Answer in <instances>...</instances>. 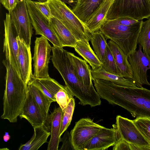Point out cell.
Instances as JSON below:
<instances>
[{
    "label": "cell",
    "mask_w": 150,
    "mask_h": 150,
    "mask_svg": "<svg viewBox=\"0 0 150 150\" xmlns=\"http://www.w3.org/2000/svg\"><path fill=\"white\" fill-rule=\"evenodd\" d=\"M6 67L5 88L3 97V112L1 118L16 122L23 105L28 92V86L6 59L2 61Z\"/></svg>",
    "instance_id": "obj_3"
},
{
    "label": "cell",
    "mask_w": 150,
    "mask_h": 150,
    "mask_svg": "<svg viewBox=\"0 0 150 150\" xmlns=\"http://www.w3.org/2000/svg\"><path fill=\"white\" fill-rule=\"evenodd\" d=\"M52 61L54 66L59 73L65 85L72 94L79 100L82 105L94 107L101 105L100 98L95 89L89 88L78 79L69 52L63 47H52Z\"/></svg>",
    "instance_id": "obj_2"
},
{
    "label": "cell",
    "mask_w": 150,
    "mask_h": 150,
    "mask_svg": "<svg viewBox=\"0 0 150 150\" xmlns=\"http://www.w3.org/2000/svg\"><path fill=\"white\" fill-rule=\"evenodd\" d=\"M33 128L34 133L32 137L24 144H21L19 150H37L44 144L47 142L51 132L43 125Z\"/></svg>",
    "instance_id": "obj_24"
},
{
    "label": "cell",
    "mask_w": 150,
    "mask_h": 150,
    "mask_svg": "<svg viewBox=\"0 0 150 150\" xmlns=\"http://www.w3.org/2000/svg\"><path fill=\"white\" fill-rule=\"evenodd\" d=\"M129 144L131 150H150V147L141 146Z\"/></svg>",
    "instance_id": "obj_38"
},
{
    "label": "cell",
    "mask_w": 150,
    "mask_h": 150,
    "mask_svg": "<svg viewBox=\"0 0 150 150\" xmlns=\"http://www.w3.org/2000/svg\"><path fill=\"white\" fill-rule=\"evenodd\" d=\"M114 1L104 0L93 13L86 24L92 33L100 30L107 20V14Z\"/></svg>",
    "instance_id": "obj_18"
},
{
    "label": "cell",
    "mask_w": 150,
    "mask_h": 150,
    "mask_svg": "<svg viewBox=\"0 0 150 150\" xmlns=\"http://www.w3.org/2000/svg\"><path fill=\"white\" fill-rule=\"evenodd\" d=\"M108 44L113 55L121 76L125 78L132 79V72L128 60V56L116 43L112 40H109Z\"/></svg>",
    "instance_id": "obj_20"
},
{
    "label": "cell",
    "mask_w": 150,
    "mask_h": 150,
    "mask_svg": "<svg viewBox=\"0 0 150 150\" xmlns=\"http://www.w3.org/2000/svg\"><path fill=\"white\" fill-rule=\"evenodd\" d=\"M74 48L75 51L89 64L92 69L101 68L102 63L92 50L89 42L78 40Z\"/></svg>",
    "instance_id": "obj_23"
},
{
    "label": "cell",
    "mask_w": 150,
    "mask_h": 150,
    "mask_svg": "<svg viewBox=\"0 0 150 150\" xmlns=\"http://www.w3.org/2000/svg\"><path fill=\"white\" fill-rule=\"evenodd\" d=\"M9 13L17 31L19 37L28 46H30L33 28L25 0H20L15 8Z\"/></svg>",
    "instance_id": "obj_10"
},
{
    "label": "cell",
    "mask_w": 150,
    "mask_h": 150,
    "mask_svg": "<svg viewBox=\"0 0 150 150\" xmlns=\"http://www.w3.org/2000/svg\"><path fill=\"white\" fill-rule=\"evenodd\" d=\"M104 127L89 118H82L75 123L70 132L74 150H82L83 147Z\"/></svg>",
    "instance_id": "obj_9"
},
{
    "label": "cell",
    "mask_w": 150,
    "mask_h": 150,
    "mask_svg": "<svg viewBox=\"0 0 150 150\" xmlns=\"http://www.w3.org/2000/svg\"><path fill=\"white\" fill-rule=\"evenodd\" d=\"M133 121L139 131L150 144V119L138 117Z\"/></svg>",
    "instance_id": "obj_32"
},
{
    "label": "cell",
    "mask_w": 150,
    "mask_h": 150,
    "mask_svg": "<svg viewBox=\"0 0 150 150\" xmlns=\"http://www.w3.org/2000/svg\"><path fill=\"white\" fill-rule=\"evenodd\" d=\"M139 45L138 50L128 56V59L132 72V79L137 87L142 88L143 85L150 86L147 74L150 69V56L144 53L141 46Z\"/></svg>",
    "instance_id": "obj_11"
},
{
    "label": "cell",
    "mask_w": 150,
    "mask_h": 150,
    "mask_svg": "<svg viewBox=\"0 0 150 150\" xmlns=\"http://www.w3.org/2000/svg\"><path fill=\"white\" fill-rule=\"evenodd\" d=\"M48 40L42 36L36 38L32 58L34 61L33 76L36 79H43L50 77L48 73V64L52 56L50 55L52 47Z\"/></svg>",
    "instance_id": "obj_7"
},
{
    "label": "cell",
    "mask_w": 150,
    "mask_h": 150,
    "mask_svg": "<svg viewBox=\"0 0 150 150\" xmlns=\"http://www.w3.org/2000/svg\"><path fill=\"white\" fill-rule=\"evenodd\" d=\"M113 150H131L129 144L121 138L113 146Z\"/></svg>",
    "instance_id": "obj_36"
},
{
    "label": "cell",
    "mask_w": 150,
    "mask_h": 150,
    "mask_svg": "<svg viewBox=\"0 0 150 150\" xmlns=\"http://www.w3.org/2000/svg\"><path fill=\"white\" fill-rule=\"evenodd\" d=\"M35 8L49 21L53 17L47 1L44 2L32 1Z\"/></svg>",
    "instance_id": "obj_34"
},
{
    "label": "cell",
    "mask_w": 150,
    "mask_h": 150,
    "mask_svg": "<svg viewBox=\"0 0 150 150\" xmlns=\"http://www.w3.org/2000/svg\"><path fill=\"white\" fill-rule=\"evenodd\" d=\"M138 43L141 46L143 52L149 54L150 52V17L145 21H142Z\"/></svg>",
    "instance_id": "obj_29"
},
{
    "label": "cell",
    "mask_w": 150,
    "mask_h": 150,
    "mask_svg": "<svg viewBox=\"0 0 150 150\" xmlns=\"http://www.w3.org/2000/svg\"><path fill=\"white\" fill-rule=\"evenodd\" d=\"M104 0H77L72 9L76 16L86 25L93 13Z\"/></svg>",
    "instance_id": "obj_21"
},
{
    "label": "cell",
    "mask_w": 150,
    "mask_h": 150,
    "mask_svg": "<svg viewBox=\"0 0 150 150\" xmlns=\"http://www.w3.org/2000/svg\"><path fill=\"white\" fill-rule=\"evenodd\" d=\"M40 88L53 101L56 102V95L60 89L64 88L63 86L56 80L50 77L49 78L38 79L32 77L30 81Z\"/></svg>",
    "instance_id": "obj_25"
},
{
    "label": "cell",
    "mask_w": 150,
    "mask_h": 150,
    "mask_svg": "<svg viewBox=\"0 0 150 150\" xmlns=\"http://www.w3.org/2000/svg\"><path fill=\"white\" fill-rule=\"evenodd\" d=\"M63 112L59 106L55 108L51 113L48 115L43 126L51 132L50 139L48 142L47 150H58L61 142L60 136Z\"/></svg>",
    "instance_id": "obj_15"
},
{
    "label": "cell",
    "mask_w": 150,
    "mask_h": 150,
    "mask_svg": "<svg viewBox=\"0 0 150 150\" xmlns=\"http://www.w3.org/2000/svg\"><path fill=\"white\" fill-rule=\"evenodd\" d=\"M142 21L133 25H126L117 18L106 20L100 30L106 39L116 43L128 56L136 50Z\"/></svg>",
    "instance_id": "obj_4"
},
{
    "label": "cell",
    "mask_w": 150,
    "mask_h": 150,
    "mask_svg": "<svg viewBox=\"0 0 150 150\" xmlns=\"http://www.w3.org/2000/svg\"><path fill=\"white\" fill-rule=\"evenodd\" d=\"M61 142L62 143L60 150H74L73 146L70 132L66 131L62 138H61Z\"/></svg>",
    "instance_id": "obj_35"
},
{
    "label": "cell",
    "mask_w": 150,
    "mask_h": 150,
    "mask_svg": "<svg viewBox=\"0 0 150 150\" xmlns=\"http://www.w3.org/2000/svg\"><path fill=\"white\" fill-rule=\"evenodd\" d=\"M17 40L18 45V63L19 74L23 82L28 85L33 76L30 47L19 36Z\"/></svg>",
    "instance_id": "obj_16"
},
{
    "label": "cell",
    "mask_w": 150,
    "mask_h": 150,
    "mask_svg": "<svg viewBox=\"0 0 150 150\" xmlns=\"http://www.w3.org/2000/svg\"><path fill=\"white\" fill-rule=\"evenodd\" d=\"M92 80L101 79L111 81L117 85L126 87H136L134 81L130 78H125L106 72L101 68L91 69Z\"/></svg>",
    "instance_id": "obj_26"
},
{
    "label": "cell",
    "mask_w": 150,
    "mask_h": 150,
    "mask_svg": "<svg viewBox=\"0 0 150 150\" xmlns=\"http://www.w3.org/2000/svg\"><path fill=\"white\" fill-rule=\"evenodd\" d=\"M60 89L56 95V102L64 112L73 96L67 87Z\"/></svg>",
    "instance_id": "obj_33"
},
{
    "label": "cell",
    "mask_w": 150,
    "mask_h": 150,
    "mask_svg": "<svg viewBox=\"0 0 150 150\" xmlns=\"http://www.w3.org/2000/svg\"><path fill=\"white\" fill-rule=\"evenodd\" d=\"M101 68L105 71L121 76L117 68L113 55L108 44L105 56Z\"/></svg>",
    "instance_id": "obj_30"
},
{
    "label": "cell",
    "mask_w": 150,
    "mask_h": 150,
    "mask_svg": "<svg viewBox=\"0 0 150 150\" xmlns=\"http://www.w3.org/2000/svg\"><path fill=\"white\" fill-rule=\"evenodd\" d=\"M4 23V33L3 51L5 54V59L10 62L19 74L18 63V45L17 40L19 36L9 13L6 14Z\"/></svg>",
    "instance_id": "obj_8"
},
{
    "label": "cell",
    "mask_w": 150,
    "mask_h": 150,
    "mask_svg": "<svg viewBox=\"0 0 150 150\" xmlns=\"http://www.w3.org/2000/svg\"><path fill=\"white\" fill-rule=\"evenodd\" d=\"M100 98L109 104L120 106L134 117L150 119V90L143 87H126L107 80H93Z\"/></svg>",
    "instance_id": "obj_1"
},
{
    "label": "cell",
    "mask_w": 150,
    "mask_h": 150,
    "mask_svg": "<svg viewBox=\"0 0 150 150\" xmlns=\"http://www.w3.org/2000/svg\"><path fill=\"white\" fill-rule=\"evenodd\" d=\"M20 1V0H0V2L10 13L15 8Z\"/></svg>",
    "instance_id": "obj_37"
},
{
    "label": "cell",
    "mask_w": 150,
    "mask_h": 150,
    "mask_svg": "<svg viewBox=\"0 0 150 150\" xmlns=\"http://www.w3.org/2000/svg\"><path fill=\"white\" fill-rule=\"evenodd\" d=\"M69 53L75 71L79 81L86 87L95 89L92 83L91 69L87 62L74 53L70 52Z\"/></svg>",
    "instance_id": "obj_19"
},
{
    "label": "cell",
    "mask_w": 150,
    "mask_h": 150,
    "mask_svg": "<svg viewBox=\"0 0 150 150\" xmlns=\"http://www.w3.org/2000/svg\"><path fill=\"white\" fill-rule=\"evenodd\" d=\"M32 23L36 35L46 38L53 46L63 47L47 20L33 5L31 0H25Z\"/></svg>",
    "instance_id": "obj_12"
},
{
    "label": "cell",
    "mask_w": 150,
    "mask_h": 150,
    "mask_svg": "<svg viewBox=\"0 0 150 150\" xmlns=\"http://www.w3.org/2000/svg\"><path fill=\"white\" fill-rule=\"evenodd\" d=\"M28 86V90L32 94L45 120L48 115L50 105L53 101L32 82H29Z\"/></svg>",
    "instance_id": "obj_27"
},
{
    "label": "cell",
    "mask_w": 150,
    "mask_h": 150,
    "mask_svg": "<svg viewBox=\"0 0 150 150\" xmlns=\"http://www.w3.org/2000/svg\"><path fill=\"white\" fill-rule=\"evenodd\" d=\"M116 125L122 139L129 143L150 147V144L139 131L133 120L118 115L116 118Z\"/></svg>",
    "instance_id": "obj_13"
},
{
    "label": "cell",
    "mask_w": 150,
    "mask_h": 150,
    "mask_svg": "<svg viewBox=\"0 0 150 150\" xmlns=\"http://www.w3.org/2000/svg\"><path fill=\"white\" fill-rule=\"evenodd\" d=\"M49 24L63 47H74L78 40L64 24L53 17L50 20Z\"/></svg>",
    "instance_id": "obj_22"
},
{
    "label": "cell",
    "mask_w": 150,
    "mask_h": 150,
    "mask_svg": "<svg viewBox=\"0 0 150 150\" xmlns=\"http://www.w3.org/2000/svg\"><path fill=\"white\" fill-rule=\"evenodd\" d=\"M39 1L44 2L48 0H38ZM64 2L66 4L70 5L72 8L76 4L77 2V0H60Z\"/></svg>",
    "instance_id": "obj_39"
},
{
    "label": "cell",
    "mask_w": 150,
    "mask_h": 150,
    "mask_svg": "<svg viewBox=\"0 0 150 150\" xmlns=\"http://www.w3.org/2000/svg\"><path fill=\"white\" fill-rule=\"evenodd\" d=\"M10 136L8 132H5L3 136V139L4 142H7L10 139Z\"/></svg>",
    "instance_id": "obj_40"
},
{
    "label": "cell",
    "mask_w": 150,
    "mask_h": 150,
    "mask_svg": "<svg viewBox=\"0 0 150 150\" xmlns=\"http://www.w3.org/2000/svg\"><path fill=\"white\" fill-rule=\"evenodd\" d=\"M113 128L103 127L83 147L82 150H104L113 146L120 138L115 125Z\"/></svg>",
    "instance_id": "obj_14"
},
{
    "label": "cell",
    "mask_w": 150,
    "mask_h": 150,
    "mask_svg": "<svg viewBox=\"0 0 150 150\" xmlns=\"http://www.w3.org/2000/svg\"><path fill=\"white\" fill-rule=\"evenodd\" d=\"M75 107V100L72 98L63 112L60 134V137L71 123Z\"/></svg>",
    "instance_id": "obj_31"
},
{
    "label": "cell",
    "mask_w": 150,
    "mask_h": 150,
    "mask_svg": "<svg viewBox=\"0 0 150 150\" xmlns=\"http://www.w3.org/2000/svg\"><path fill=\"white\" fill-rule=\"evenodd\" d=\"M47 1L53 16L64 24L77 40L90 41L92 33L66 4L60 0Z\"/></svg>",
    "instance_id": "obj_5"
},
{
    "label": "cell",
    "mask_w": 150,
    "mask_h": 150,
    "mask_svg": "<svg viewBox=\"0 0 150 150\" xmlns=\"http://www.w3.org/2000/svg\"><path fill=\"white\" fill-rule=\"evenodd\" d=\"M150 56V53H149V54Z\"/></svg>",
    "instance_id": "obj_41"
},
{
    "label": "cell",
    "mask_w": 150,
    "mask_h": 150,
    "mask_svg": "<svg viewBox=\"0 0 150 150\" xmlns=\"http://www.w3.org/2000/svg\"><path fill=\"white\" fill-rule=\"evenodd\" d=\"M125 17L138 21L150 18L149 0H114L107 20Z\"/></svg>",
    "instance_id": "obj_6"
},
{
    "label": "cell",
    "mask_w": 150,
    "mask_h": 150,
    "mask_svg": "<svg viewBox=\"0 0 150 150\" xmlns=\"http://www.w3.org/2000/svg\"><path fill=\"white\" fill-rule=\"evenodd\" d=\"M27 95L19 115L21 119L25 118L33 128L42 126L45 119L30 92L28 89Z\"/></svg>",
    "instance_id": "obj_17"
},
{
    "label": "cell",
    "mask_w": 150,
    "mask_h": 150,
    "mask_svg": "<svg viewBox=\"0 0 150 150\" xmlns=\"http://www.w3.org/2000/svg\"><path fill=\"white\" fill-rule=\"evenodd\" d=\"M149 1H150V0H149Z\"/></svg>",
    "instance_id": "obj_42"
},
{
    "label": "cell",
    "mask_w": 150,
    "mask_h": 150,
    "mask_svg": "<svg viewBox=\"0 0 150 150\" xmlns=\"http://www.w3.org/2000/svg\"><path fill=\"white\" fill-rule=\"evenodd\" d=\"M90 41L95 54L102 62L105 56L108 45L106 38L99 30L92 33Z\"/></svg>",
    "instance_id": "obj_28"
}]
</instances>
